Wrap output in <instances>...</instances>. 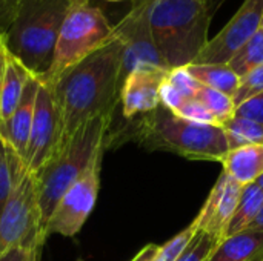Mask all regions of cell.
Wrapping results in <instances>:
<instances>
[{
  "instance_id": "20",
  "label": "cell",
  "mask_w": 263,
  "mask_h": 261,
  "mask_svg": "<svg viewBox=\"0 0 263 261\" xmlns=\"http://www.w3.org/2000/svg\"><path fill=\"white\" fill-rule=\"evenodd\" d=\"M25 169L23 160L0 137V217L11 198L17 180Z\"/></svg>"
},
{
  "instance_id": "18",
  "label": "cell",
  "mask_w": 263,
  "mask_h": 261,
  "mask_svg": "<svg viewBox=\"0 0 263 261\" xmlns=\"http://www.w3.org/2000/svg\"><path fill=\"white\" fill-rule=\"evenodd\" d=\"M186 71L202 85L230 97H234L240 85V77L228 65H199L185 66Z\"/></svg>"
},
{
  "instance_id": "23",
  "label": "cell",
  "mask_w": 263,
  "mask_h": 261,
  "mask_svg": "<svg viewBox=\"0 0 263 261\" xmlns=\"http://www.w3.org/2000/svg\"><path fill=\"white\" fill-rule=\"evenodd\" d=\"M197 102H200L216 118L217 122L223 126L230 118L234 117V112H236V105H234V100L233 97L223 94V92H219L216 89H211V88H206V86H202L197 89V94L194 97Z\"/></svg>"
},
{
  "instance_id": "29",
  "label": "cell",
  "mask_w": 263,
  "mask_h": 261,
  "mask_svg": "<svg viewBox=\"0 0 263 261\" xmlns=\"http://www.w3.org/2000/svg\"><path fill=\"white\" fill-rule=\"evenodd\" d=\"M234 115L245 117V118L259 122V123L263 125V92L251 97V98H248V100H245L239 106H236Z\"/></svg>"
},
{
  "instance_id": "25",
  "label": "cell",
  "mask_w": 263,
  "mask_h": 261,
  "mask_svg": "<svg viewBox=\"0 0 263 261\" xmlns=\"http://www.w3.org/2000/svg\"><path fill=\"white\" fill-rule=\"evenodd\" d=\"M197 231L194 222L185 228L182 232H179L174 238H171L168 243H165L163 246H159V251H157V255L154 261H176L180 254L183 252V249L186 248V245L190 243V240L193 238L194 232Z\"/></svg>"
},
{
  "instance_id": "28",
  "label": "cell",
  "mask_w": 263,
  "mask_h": 261,
  "mask_svg": "<svg viewBox=\"0 0 263 261\" xmlns=\"http://www.w3.org/2000/svg\"><path fill=\"white\" fill-rule=\"evenodd\" d=\"M176 115H179L180 118H185L188 122L193 123H199V125H213V126H222L217 118L196 98L193 100H186L176 112Z\"/></svg>"
},
{
  "instance_id": "5",
  "label": "cell",
  "mask_w": 263,
  "mask_h": 261,
  "mask_svg": "<svg viewBox=\"0 0 263 261\" xmlns=\"http://www.w3.org/2000/svg\"><path fill=\"white\" fill-rule=\"evenodd\" d=\"M76 0H22L5 48L39 80L48 74L57 35Z\"/></svg>"
},
{
  "instance_id": "12",
  "label": "cell",
  "mask_w": 263,
  "mask_h": 261,
  "mask_svg": "<svg viewBox=\"0 0 263 261\" xmlns=\"http://www.w3.org/2000/svg\"><path fill=\"white\" fill-rule=\"evenodd\" d=\"M242 188L243 186L222 172L199 215L194 218L196 228L203 229L219 242L227 238V229L239 203Z\"/></svg>"
},
{
  "instance_id": "26",
  "label": "cell",
  "mask_w": 263,
  "mask_h": 261,
  "mask_svg": "<svg viewBox=\"0 0 263 261\" xmlns=\"http://www.w3.org/2000/svg\"><path fill=\"white\" fill-rule=\"evenodd\" d=\"M166 82L185 100H193L197 94V89L200 88V83L186 71V68H176V69L168 71Z\"/></svg>"
},
{
  "instance_id": "11",
  "label": "cell",
  "mask_w": 263,
  "mask_h": 261,
  "mask_svg": "<svg viewBox=\"0 0 263 261\" xmlns=\"http://www.w3.org/2000/svg\"><path fill=\"white\" fill-rule=\"evenodd\" d=\"M263 26V0H243L231 20L210 38L194 63L227 65Z\"/></svg>"
},
{
  "instance_id": "1",
  "label": "cell",
  "mask_w": 263,
  "mask_h": 261,
  "mask_svg": "<svg viewBox=\"0 0 263 261\" xmlns=\"http://www.w3.org/2000/svg\"><path fill=\"white\" fill-rule=\"evenodd\" d=\"M122 83V42L114 26V37L105 46L49 85L62 122V142L85 122L112 115L120 103Z\"/></svg>"
},
{
  "instance_id": "36",
  "label": "cell",
  "mask_w": 263,
  "mask_h": 261,
  "mask_svg": "<svg viewBox=\"0 0 263 261\" xmlns=\"http://www.w3.org/2000/svg\"><path fill=\"white\" fill-rule=\"evenodd\" d=\"M3 38H5V37H0V43H2V42H3Z\"/></svg>"
},
{
  "instance_id": "4",
  "label": "cell",
  "mask_w": 263,
  "mask_h": 261,
  "mask_svg": "<svg viewBox=\"0 0 263 261\" xmlns=\"http://www.w3.org/2000/svg\"><path fill=\"white\" fill-rule=\"evenodd\" d=\"M133 120V138L149 151H168L197 162H222L228 152L222 126L188 122L162 105Z\"/></svg>"
},
{
  "instance_id": "15",
  "label": "cell",
  "mask_w": 263,
  "mask_h": 261,
  "mask_svg": "<svg viewBox=\"0 0 263 261\" xmlns=\"http://www.w3.org/2000/svg\"><path fill=\"white\" fill-rule=\"evenodd\" d=\"M263 229L250 228L223 238L208 261H262Z\"/></svg>"
},
{
  "instance_id": "32",
  "label": "cell",
  "mask_w": 263,
  "mask_h": 261,
  "mask_svg": "<svg viewBox=\"0 0 263 261\" xmlns=\"http://www.w3.org/2000/svg\"><path fill=\"white\" fill-rule=\"evenodd\" d=\"M5 63H6V48H5V38L0 43V92H2V83H3V74H5Z\"/></svg>"
},
{
  "instance_id": "35",
  "label": "cell",
  "mask_w": 263,
  "mask_h": 261,
  "mask_svg": "<svg viewBox=\"0 0 263 261\" xmlns=\"http://www.w3.org/2000/svg\"><path fill=\"white\" fill-rule=\"evenodd\" d=\"M106 2H122V0H106Z\"/></svg>"
},
{
  "instance_id": "17",
  "label": "cell",
  "mask_w": 263,
  "mask_h": 261,
  "mask_svg": "<svg viewBox=\"0 0 263 261\" xmlns=\"http://www.w3.org/2000/svg\"><path fill=\"white\" fill-rule=\"evenodd\" d=\"M29 71L6 49V63H5V74L0 92V126L8 122V118L15 111L25 85L29 80Z\"/></svg>"
},
{
  "instance_id": "31",
  "label": "cell",
  "mask_w": 263,
  "mask_h": 261,
  "mask_svg": "<svg viewBox=\"0 0 263 261\" xmlns=\"http://www.w3.org/2000/svg\"><path fill=\"white\" fill-rule=\"evenodd\" d=\"M40 246H18L6 252L0 261H40Z\"/></svg>"
},
{
  "instance_id": "13",
  "label": "cell",
  "mask_w": 263,
  "mask_h": 261,
  "mask_svg": "<svg viewBox=\"0 0 263 261\" xmlns=\"http://www.w3.org/2000/svg\"><path fill=\"white\" fill-rule=\"evenodd\" d=\"M166 75V69L157 68H140L129 72L120 91L123 117L133 120L154 111L160 105V86Z\"/></svg>"
},
{
  "instance_id": "22",
  "label": "cell",
  "mask_w": 263,
  "mask_h": 261,
  "mask_svg": "<svg viewBox=\"0 0 263 261\" xmlns=\"http://www.w3.org/2000/svg\"><path fill=\"white\" fill-rule=\"evenodd\" d=\"M240 78L263 65V26L227 63Z\"/></svg>"
},
{
  "instance_id": "6",
  "label": "cell",
  "mask_w": 263,
  "mask_h": 261,
  "mask_svg": "<svg viewBox=\"0 0 263 261\" xmlns=\"http://www.w3.org/2000/svg\"><path fill=\"white\" fill-rule=\"evenodd\" d=\"M114 37V25L91 0H76L57 35L52 63L43 83L54 85L68 69L105 46Z\"/></svg>"
},
{
  "instance_id": "10",
  "label": "cell",
  "mask_w": 263,
  "mask_h": 261,
  "mask_svg": "<svg viewBox=\"0 0 263 261\" xmlns=\"http://www.w3.org/2000/svg\"><path fill=\"white\" fill-rule=\"evenodd\" d=\"M62 142V122L55 105L52 88L40 82L32 125L29 131L28 146L23 157V165L28 172L37 174L48 162L52 152Z\"/></svg>"
},
{
  "instance_id": "27",
  "label": "cell",
  "mask_w": 263,
  "mask_h": 261,
  "mask_svg": "<svg viewBox=\"0 0 263 261\" xmlns=\"http://www.w3.org/2000/svg\"><path fill=\"white\" fill-rule=\"evenodd\" d=\"M260 92H263V65L257 66L256 69H253L251 72H248L247 75H243L240 78L237 92L233 97L234 105L239 106L245 100H248Z\"/></svg>"
},
{
  "instance_id": "9",
  "label": "cell",
  "mask_w": 263,
  "mask_h": 261,
  "mask_svg": "<svg viewBox=\"0 0 263 261\" xmlns=\"http://www.w3.org/2000/svg\"><path fill=\"white\" fill-rule=\"evenodd\" d=\"M148 9L149 0H133L129 11L117 25H114L116 34L122 42V82L129 72L140 68L170 71L156 48L149 28Z\"/></svg>"
},
{
  "instance_id": "14",
  "label": "cell",
  "mask_w": 263,
  "mask_h": 261,
  "mask_svg": "<svg viewBox=\"0 0 263 261\" xmlns=\"http://www.w3.org/2000/svg\"><path fill=\"white\" fill-rule=\"evenodd\" d=\"M39 86H40V80L35 78L34 75H31L25 85L22 98H20L15 111L8 118V122L0 126V137L17 152V155L22 160L25 157V151L28 146V138H29L31 125H32Z\"/></svg>"
},
{
  "instance_id": "2",
  "label": "cell",
  "mask_w": 263,
  "mask_h": 261,
  "mask_svg": "<svg viewBox=\"0 0 263 261\" xmlns=\"http://www.w3.org/2000/svg\"><path fill=\"white\" fill-rule=\"evenodd\" d=\"M225 0H149L148 18L166 68L193 65L208 43L211 20Z\"/></svg>"
},
{
  "instance_id": "33",
  "label": "cell",
  "mask_w": 263,
  "mask_h": 261,
  "mask_svg": "<svg viewBox=\"0 0 263 261\" xmlns=\"http://www.w3.org/2000/svg\"><path fill=\"white\" fill-rule=\"evenodd\" d=\"M251 228L263 229V208H262V211H260V214H259V217L256 218V222L253 223V226H251Z\"/></svg>"
},
{
  "instance_id": "3",
  "label": "cell",
  "mask_w": 263,
  "mask_h": 261,
  "mask_svg": "<svg viewBox=\"0 0 263 261\" xmlns=\"http://www.w3.org/2000/svg\"><path fill=\"white\" fill-rule=\"evenodd\" d=\"M111 123L112 115H99L85 122L59 145L40 171L34 174L43 234L46 222L65 191L86 171L92 158L103 152Z\"/></svg>"
},
{
  "instance_id": "7",
  "label": "cell",
  "mask_w": 263,
  "mask_h": 261,
  "mask_svg": "<svg viewBox=\"0 0 263 261\" xmlns=\"http://www.w3.org/2000/svg\"><path fill=\"white\" fill-rule=\"evenodd\" d=\"M37 183L34 174L22 172L0 217V258L18 246H43Z\"/></svg>"
},
{
  "instance_id": "24",
  "label": "cell",
  "mask_w": 263,
  "mask_h": 261,
  "mask_svg": "<svg viewBox=\"0 0 263 261\" xmlns=\"http://www.w3.org/2000/svg\"><path fill=\"white\" fill-rule=\"evenodd\" d=\"M219 240L203 229H197L176 261H208L214 249L219 246Z\"/></svg>"
},
{
  "instance_id": "30",
  "label": "cell",
  "mask_w": 263,
  "mask_h": 261,
  "mask_svg": "<svg viewBox=\"0 0 263 261\" xmlns=\"http://www.w3.org/2000/svg\"><path fill=\"white\" fill-rule=\"evenodd\" d=\"M22 0H0V37L9 31Z\"/></svg>"
},
{
  "instance_id": "37",
  "label": "cell",
  "mask_w": 263,
  "mask_h": 261,
  "mask_svg": "<svg viewBox=\"0 0 263 261\" xmlns=\"http://www.w3.org/2000/svg\"><path fill=\"white\" fill-rule=\"evenodd\" d=\"M262 261H263V260H262Z\"/></svg>"
},
{
  "instance_id": "21",
  "label": "cell",
  "mask_w": 263,
  "mask_h": 261,
  "mask_svg": "<svg viewBox=\"0 0 263 261\" xmlns=\"http://www.w3.org/2000/svg\"><path fill=\"white\" fill-rule=\"evenodd\" d=\"M228 151L242 146H263V125L259 122L234 115L223 126Z\"/></svg>"
},
{
  "instance_id": "8",
  "label": "cell",
  "mask_w": 263,
  "mask_h": 261,
  "mask_svg": "<svg viewBox=\"0 0 263 261\" xmlns=\"http://www.w3.org/2000/svg\"><path fill=\"white\" fill-rule=\"evenodd\" d=\"M103 152L97 154L86 171L65 191L55 205L45 226L46 238L49 235L74 237L79 234L86 218L91 215L100 186V162Z\"/></svg>"
},
{
  "instance_id": "34",
  "label": "cell",
  "mask_w": 263,
  "mask_h": 261,
  "mask_svg": "<svg viewBox=\"0 0 263 261\" xmlns=\"http://www.w3.org/2000/svg\"><path fill=\"white\" fill-rule=\"evenodd\" d=\"M256 183L259 185V188H260V189H262V191H263V175H262V177H260V178H259V180H257V182H256Z\"/></svg>"
},
{
  "instance_id": "19",
  "label": "cell",
  "mask_w": 263,
  "mask_h": 261,
  "mask_svg": "<svg viewBox=\"0 0 263 261\" xmlns=\"http://www.w3.org/2000/svg\"><path fill=\"white\" fill-rule=\"evenodd\" d=\"M263 208V191L257 183H251L242 188V194L233 218L227 229V237L239 234L245 229H250L256 218L259 217Z\"/></svg>"
},
{
  "instance_id": "16",
  "label": "cell",
  "mask_w": 263,
  "mask_h": 261,
  "mask_svg": "<svg viewBox=\"0 0 263 261\" xmlns=\"http://www.w3.org/2000/svg\"><path fill=\"white\" fill-rule=\"evenodd\" d=\"M223 172L240 186L256 183L263 175V146H242L230 149L220 162Z\"/></svg>"
}]
</instances>
